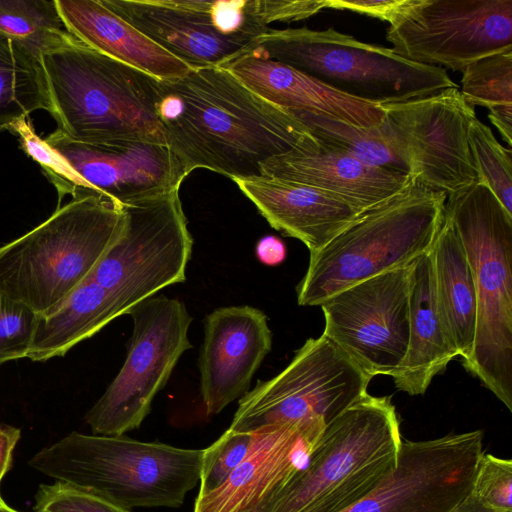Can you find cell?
Masks as SVG:
<instances>
[{"mask_svg":"<svg viewBox=\"0 0 512 512\" xmlns=\"http://www.w3.org/2000/svg\"><path fill=\"white\" fill-rule=\"evenodd\" d=\"M157 112L187 175L204 168L232 180L261 176L265 161L316 142L293 113L222 66L193 67L180 78L160 80Z\"/></svg>","mask_w":512,"mask_h":512,"instance_id":"6da1fadb","label":"cell"},{"mask_svg":"<svg viewBox=\"0 0 512 512\" xmlns=\"http://www.w3.org/2000/svg\"><path fill=\"white\" fill-rule=\"evenodd\" d=\"M49 113L72 140L167 144L157 108L160 80L76 38L40 57Z\"/></svg>","mask_w":512,"mask_h":512,"instance_id":"7a4b0ae2","label":"cell"},{"mask_svg":"<svg viewBox=\"0 0 512 512\" xmlns=\"http://www.w3.org/2000/svg\"><path fill=\"white\" fill-rule=\"evenodd\" d=\"M444 192L413 179L358 214L321 249L310 253L297 302L319 306L341 290L428 253L445 218Z\"/></svg>","mask_w":512,"mask_h":512,"instance_id":"3957f363","label":"cell"},{"mask_svg":"<svg viewBox=\"0 0 512 512\" xmlns=\"http://www.w3.org/2000/svg\"><path fill=\"white\" fill-rule=\"evenodd\" d=\"M203 450L74 431L28 464L126 510L176 508L200 480Z\"/></svg>","mask_w":512,"mask_h":512,"instance_id":"277c9868","label":"cell"},{"mask_svg":"<svg viewBox=\"0 0 512 512\" xmlns=\"http://www.w3.org/2000/svg\"><path fill=\"white\" fill-rule=\"evenodd\" d=\"M400 422L390 396L367 393L328 424L306 465L265 512H342L397 466Z\"/></svg>","mask_w":512,"mask_h":512,"instance_id":"5b68a950","label":"cell"},{"mask_svg":"<svg viewBox=\"0 0 512 512\" xmlns=\"http://www.w3.org/2000/svg\"><path fill=\"white\" fill-rule=\"evenodd\" d=\"M477 298L474 344L462 362L512 412V215L476 182L447 195Z\"/></svg>","mask_w":512,"mask_h":512,"instance_id":"8992f818","label":"cell"},{"mask_svg":"<svg viewBox=\"0 0 512 512\" xmlns=\"http://www.w3.org/2000/svg\"><path fill=\"white\" fill-rule=\"evenodd\" d=\"M124 222L121 206L95 195L57 207L43 223L0 247V293L39 315L50 312L90 278Z\"/></svg>","mask_w":512,"mask_h":512,"instance_id":"52a82bcc","label":"cell"},{"mask_svg":"<svg viewBox=\"0 0 512 512\" xmlns=\"http://www.w3.org/2000/svg\"><path fill=\"white\" fill-rule=\"evenodd\" d=\"M288 65L349 97L385 105L458 88L445 69L412 62L333 28L272 29L248 51Z\"/></svg>","mask_w":512,"mask_h":512,"instance_id":"ba28073f","label":"cell"},{"mask_svg":"<svg viewBox=\"0 0 512 512\" xmlns=\"http://www.w3.org/2000/svg\"><path fill=\"white\" fill-rule=\"evenodd\" d=\"M371 377L323 333L309 338L276 376L244 394L230 429L256 432L290 423L326 426L365 396Z\"/></svg>","mask_w":512,"mask_h":512,"instance_id":"9c48e42d","label":"cell"},{"mask_svg":"<svg viewBox=\"0 0 512 512\" xmlns=\"http://www.w3.org/2000/svg\"><path fill=\"white\" fill-rule=\"evenodd\" d=\"M179 189L123 206L122 232L90 276L112 297L122 315L186 279L193 238Z\"/></svg>","mask_w":512,"mask_h":512,"instance_id":"30bf717a","label":"cell"},{"mask_svg":"<svg viewBox=\"0 0 512 512\" xmlns=\"http://www.w3.org/2000/svg\"><path fill=\"white\" fill-rule=\"evenodd\" d=\"M44 141L52 149L40 167L62 198L103 197L123 207L181 186L186 174L168 144L138 140L83 143L59 130Z\"/></svg>","mask_w":512,"mask_h":512,"instance_id":"8fae6325","label":"cell"},{"mask_svg":"<svg viewBox=\"0 0 512 512\" xmlns=\"http://www.w3.org/2000/svg\"><path fill=\"white\" fill-rule=\"evenodd\" d=\"M127 314L133 332L126 360L85 416L94 435L118 436L138 428L180 357L192 347L188 338L192 317L182 301L152 296Z\"/></svg>","mask_w":512,"mask_h":512,"instance_id":"7c38bea8","label":"cell"},{"mask_svg":"<svg viewBox=\"0 0 512 512\" xmlns=\"http://www.w3.org/2000/svg\"><path fill=\"white\" fill-rule=\"evenodd\" d=\"M386 39L407 60L463 71L512 48V0H410Z\"/></svg>","mask_w":512,"mask_h":512,"instance_id":"4fadbf2b","label":"cell"},{"mask_svg":"<svg viewBox=\"0 0 512 512\" xmlns=\"http://www.w3.org/2000/svg\"><path fill=\"white\" fill-rule=\"evenodd\" d=\"M381 108L385 131L411 179L446 195L478 181L468 138L477 117L458 88Z\"/></svg>","mask_w":512,"mask_h":512,"instance_id":"5bb4252c","label":"cell"},{"mask_svg":"<svg viewBox=\"0 0 512 512\" xmlns=\"http://www.w3.org/2000/svg\"><path fill=\"white\" fill-rule=\"evenodd\" d=\"M412 264L347 287L319 305L323 334L371 378L392 377L405 358Z\"/></svg>","mask_w":512,"mask_h":512,"instance_id":"9a60e30c","label":"cell"},{"mask_svg":"<svg viewBox=\"0 0 512 512\" xmlns=\"http://www.w3.org/2000/svg\"><path fill=\"white\" fill-rule=\"evenodd\" d=\"M482 430L403 440L396 468L342 512H452L472 490Z\"/></svg>","mask_w":512,"mask_h":512,"instance_id":"2e32d148","label":"cell"},{"mask_svg":"<svg viewBox=\"0 0 512 512\" xmlns=\"http://www.w3.org/2000/svg\"><path fill=\"white\" fill-rule=\"evenodd\" d=\"M156 44L191 67L222 66L247 53L253 35L229 33L214 1L100 0Z\"/></svg>","mask_w":512,"mask_h":512,"instance_id":"e0dca14e","label":"cell"},{"mask_svg":"<svg viewBox=\"0 0 512 512\" xmlns=\"http://www.w3.org/2000/svg\"><path fill=\"white\" fill-rule=\"evenodd\" d=\"M271 348L268 319L258 308L220 307L206 316L199 371L208 416L220 413L249 391L252 377Z\"/></svg>","mask_w":512,"mask_h":512,"instance_id":"ac0fdd59","label":"cell"},{"mask_svg":"<svg viewBox=\"0 0 512 512\" xmlns=\"http://www.w3.org/2000/svg\"><path fill=\"white\" fill-rule=\"evenodd\" d=\"M326 425L290 423L266 427L225 482L197 496L193 512H243L272 498L308 462Z\"/></svg>","mask_w":512,"mask_h":512,"instance_id":"d6986e66","label":"cell"},{"mask_svg":"<svg viewBox=\"0 0 512 512\" xmlns=\"http://www.w3.org/2000/svg\"><path fill=\"white\" fill-rule=\"evenodd\" d=\"M261 171L265 176L332 193L360 212L393 196L411 181L408 174L367 165L317 140L270 158L261 165Z\"/></svg>","mask_w":512,"mask_h":512,"instance_id":"ffe728a7","label":"cell"},{"mask_svg":"<svg viewBox=\"0 0 512 512\" xmlns=\"http://www.w3.org/2000/svg\"><path fill=\"white\" fill-rule=\"evenodd\" d=\"M233 181L274 229L300 240L310 253L361 213L340 197L308 185L265 175Z\"/></svg>","mask_w":512,"mask_h":512,"instance_id":"44dd1931","label":"cell"},{"mask_svg":"<svg viewBox=\"0 0 512 512\" xmlns=\"http://www.w3.org/2000/svg\"><path fill=\"white\" fill-rule=\"evenodd\" d=\"M222 67L261 98L288 111L319 113L358 127L377 126L384 118L381 106L339 93L288 65L253 51Z\"/></svg>","mask_w":512,"mask_h":512,"instance_id":"7402d4cb","label":"cell"},{"mask_svg":"<svg viewBox=\"0 0 512 512\" xmlns=\"http://www.w3.org/2000/svg\"><path fill=\"white\" fill-rule=\"evenodd\" d=\"M67 31L86 46L159 80H173L193 67L156 44L100 0H55Z\"/></svg>","mask_w":512,"mask_h":512,"instance_id":"603a6c76","label":"cell"},{"mask_svg":"<svg viewBox=\"0 0 512 512\" xmlns=\"http://www.w3.org/2000/svg\"><path fill=\"white\" fill-rule=\"evenodd\" d=\"M409 308L407 352L392 378L398 390L416 396L458 357L438 307L431 250L411 266Z\"/></svg>","mask_w":512,"mask_h":512,"instance_id":"cb8c5ba5","label":"cell"},{"mask_svg":"<svg viewBox=\"0 0 512 512\" xmlns=\"http://www.w3.org/2000/svg\"><path fill=\"white\" fill-rule=\"evenodd\" d=\"M431 254L438 307L458 356L464 362L470 357L474 344L477 298L465 248L446 213Z\"/></svg>","mask_w":512,"mask_h":512,"instance_id":"d4e9b609","label":"cell"},{"mask_svg":"<svg viewBox=\"0 0 512 512\" xmlns=\"http://www.w3.org/2000/svg\"><path fill=\"white\" fill-rule=\"evenodd\" d=\"M119 316L122 314L112 297L89 278L56 308L38 315L26 358L43 362L64 356L76 344L92 337Z\"/></svg>","mask_w":512,"mask_h":512,"instance_id":"484cf974","label":"cell"},{"mask_svg":"<svg viewBox=\"0 0 512 512\" xmlns=\"http://www.w3.org/2000/svg\"><path fill=\"white\" fill-rule=\"evenodd\" d=\"M321 144L367 165L408 174V167L389 139L383 123L358 127L327 115L290 111Z\"/></svg>","mask_w":512,"mask_h":512,"instance_id":"4316f807","label":"cell"},{"mask_svg":"<svg viewBox=\"0 0 512 512\" xmlns=\"http://www.w3.org/2000/svg\"><path fill=\"white\" fill-rule=\"evenodd\" d=\"M40 109L49 111L40 61L0 37V131Z\"/></svg>","mask_w":512,"mask_h":512,"instance_id":"83f0119b","label":"cell"},{"mask_svg":"<svg viewBox=\"0 0 512 512\" xmlns=\"http://www.w3.org/2000/svg\"><path fill=\"white\" fill-rule=\"evenodd\" d=\"M0 37L40 61L42 54L75 39L48 0H0Z\"/></svg>","mask_w":512,"mask_h":512,"instance_id":"f1b7e54d","label":"cell"},{"mask_svg":"<svg viewBox=\"0 0 512 512\" xmlns=\"http://www.w3.org/2000/svg\"><path fill=\"white\" fill-rule=\"evenodd\" d=\"M463 99L487 108L491 122L510 146L512 138V48L481 58L462 71Z\"/></svg>","mask_w":512,"mask_h":512,"instance_id":"f546056e","label":"cell"},{"mask_svg":"<svg viewBox=\"0 0 512 512\" xmlns=\"http://www.w3.org/2000/svg\"><path fill=\"white\" fill-rule=\"evenodd\" d=\"M469 146L479 183L488 187L512 215V152L502 146L491 129L477 118L468 132Z\"/></svg>","mask_w":512,"mask_h":512,"instance_id":"4dcf8cb0","label":"cell"},{"mask_svg":"<svg viewBox=\"0 0 512 512\" xmlns=\"http://www.w3.org/2000/svg\"><path fill=\"white\" fill-rule=\"evenodd\" d=\"M256 435V432H241L228 428L214 443L203 450L198 496L214 491L225 482L249 452Z\"/></svg>","mask_w":512,"mask_h":512,"instance_id":"1f68e13d","label":"cell"},{"mask_svg":"<svg viewBox=\"0 0 512 512\" xmlns=\"http://www.w3.org/2000/svg\"><path fill=\"white\" fill-rule=\"evenodd\" d=\"M38 315L24 303L0 293V366L27 357Z\"/></svg>","mask_w":512,"mask_h":512,"instance_id":"d6a6232c","label":"cell"},{"mask_svg":"<svg viewBox=\"0 0 512 512\" xmlns=\"http://www.w3.org/2000/svg\"><path fill=\"white\" fill-rule=\"evenodd\" d=\"M471 494L485 506L512 512V461L490 453L481 455Z\"/></svg>","mask_w":512,"mask_h":512,"instance_id":"836d02e7","label":"cell"},{"mask_svg":"<svg viewBox=\"0 0 512 512\" xmlns=\"http://www.w3.org/2000/svg\"><path fill=\"white\" fill-rule=\"evenodd\" d=\"M33 509L34 512H131L63 481L39 485Z\"/></svg>","mask_w":512,"mask_h":512,"instance_id":"e575fe53","label":"cell"},{"mask_svg":"<svg viewBox=\"0 0 512 512\" xmlns=\"http://www.w3.org/2000/svg\"><path fill=\"white\" fill-rule=\"evenodd\" d=\"M410 0H326V7L349 10L389 22L395 19Z\"/></svg>","mask_w":512,"mask_h":512,"instance_id":"d590c367","label":"cell"},{"mask_svg":"<svg viewBox=\"0 0 512 512\" xmlns=\"http://www.w3.org/2000/svg\"><path fill=\"white\" fill-rule=\"evenodd\" d=\"M255 253L261 263L276 266L285 260L287 250L285 243L280 238L268 235L259 239Z\"/></svg>","mask_w":512,"mask_h":512,"instance_id":"8d00e7d4","label":"cell"},{"mask_svg":"<svg viewBox=\"0 0 512 512\" xmlns=\"http://www.w3.org/2000/svg\"><path fill=\"white\" fill-rule=\"evenodd\" d=\"M20 436V429L0 424V484L11 467L13 451Z\"/></svg>","mask_w":512,"mask_h":512,"instance_id":"74e56055","label":"cell"},{"mask_svg":"<svg viewBox=\"0 0 512 512\" xmlns=\"http://www.w3.org/2000/svg\"><path fill=\"white\" fill-rule=\"evenodd\" d=\"M452 512H501L485 506L471 493L463 499Z\"/></svg>","mask_w":512,"mask_h":512,"instance_id":"f35d334b","label":"cell"},{"mask_svg":"<svg viewBox=\"0 0 512 512\" xmlns=\"http://www.w3.org/2000/svg\"><path fill=\"white\" fill-rule=\"evenodd\" d=\"M269 501H270V499L254 506L246 511H243V512H265V509H266Z\"/></svg>","mask_w":512,"mask_h":512,"instance_id":"ab89813d","label":"cell"},{"mask_svg":"<svg viewBox=\"0 0 512 512\" xmlns=\"http://www.w3.org/2000/svg\"><path fill=\"white\" fill-rule=\"evenodd\" d=\"M0 512H19V511L14 510V509H12L11 507H9V506L4 502V500L2 499V497H1V493H0Z\"/></svg>","mask_w":512,"mask_h":512,"instance_id":"60d3db41","label":"cell"}]
</instances>
